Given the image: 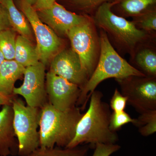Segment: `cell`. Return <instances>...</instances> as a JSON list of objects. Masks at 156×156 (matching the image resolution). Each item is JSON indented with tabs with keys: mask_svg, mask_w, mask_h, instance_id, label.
Instances as JSON below:
<instances>
[{
	"mask_svg": "<svg viewBox=\"0 0 156 156\" xmlns=\"http://www.w3.org/2000/svg\"><path fill=\"white\" fill-rule=\"evenodd\" d=\"M112 2L104 3L93 16L98 28L106 34L108 38L118 53L133 55L140 45L156 41V33L140 30L132 21L114 14L112 11Z\"/></svg>",
	"mask_w": 156,
	"mask_h": 156,
	"instance_id": "obj_1",
	"label": "cell"
},
{
	"mask_svg": "<svg viewBox=\"0 0 156 156\" xmlns=\"http://www.w3.org/2000/svg\"><path fill=\"white\" fill-rule=\"evenodd\" d=\"M102 97L100 91L92 92L89 108L78 122L74 137L66 148L76 147L83 143L94 145L116 144L118 134L109 128L110 107L102 101Z\"/></svg>",
	"mask_w": 156,
	"mask_h": 156,
	"instance_id": "obj_2",
	"label": "cell"
},
{
	"mask_svg": "<svg viewBox=\"0 0 156 156\" xmlns=\"http://www.w3.org/2000/svg\"><path fill=\"white\" fill-rule=\"evenodd\" d=\"M99 30L100 56L95 70L81 89L76 106L81 105V110L86 108L92 92L105 80L112 78L115 80L123 79L132 76H145L124 59L112 46L106 34Z\"/></svg>",
	"mask_w": 156,
	"mask_h": 156,
	"instance_id": "obj_3",
	"label": "cell"
},
{
	"mask_svg": "<svg viewBox=\"0 0 156 156\" xmlns=\"http://www.w3.org/2000/svg\"><path fill=\"white\" fill-rule=\"evenodd\" d=\"M80 108L61 111L48 101L41 108L39 130L41 148H66L75 134L78 122L83 114Z\"/></svg>",
	"mask_w": 156,
	"mask_h": 156,
	"instance_id": "obj_4",
	"label": "cell"
},
{
	"mask_svg": "<svg viewBox=\"0 0 156 156\" xmlns=\"http://www.w3.org/2000/svg\"><path fill=\"white\" fill-rule=\"evenodd\" d=\"M11 106L14 112L13 125L18 142V156H27L40 147L39 126L41 108L26 105L20 98L14 97Z\"/></svg>",
	"mask_w": 156,
	"mask_h": 156,
	"instance_id": "obj_5",
	"label": "cell"
},
{
	"mask_svg": "<svg viewBox=\"0 0 156 156\" xmlns=\"http://www.w3.org/2000/svg\"><path fill=\"white\" fill-rule=\"evenodd\" d=\"M92 16L86 22L71 29L66 36L77 54L89 78L95 70L100 56V35Z\"/></svg>",
	"mask_w": 156,
	"mask_h": 156,
	"instance_id": "obj_6",
	"label": "cell"
},
{
	"mask_svg": "<svg viewBox=\"0 0 156 156\" xmlns=\"http://www.w3.org/2000/svg\"><path fill=\"white\" fill-rule=\"evenodd\" d=\"M20 8L28 20L36 39V48L40 61L45 66L63 48L62 40L40 19L37 11L25 0H21Z\"/></svg>",
	"mask_w": 156,
	"mask_h": 156,
	"instance_id": "obj_7",
	"label": "cell"
},
{
	"mask_svg": "<svg viewBox=\"0 0 156 156\" xmlns=\"http://www.w3.org/2000/svg\"><path fill=\"white\" fill-rule=\"evenodd\" d=\"M115 80L127 103L136 112L156 110V77L132 76Z\"/></svg>",
	"mask_w": 156,
	"mask_h": 156,
	"instance_id": "obj_8",
	"label": "cell"
},
{
	"mask_svg": "<svg viewBox=\"0 0 156 156\" xmlns=\"http://www.w3.org/2000/svg\"><path fill=\"white\" fill-rule=\"evenodd\" d=\"M45 70L46 66L41 62L25 68L23 83L14 88V95L22 96L28 106L41 108L48 102Z\"/></svg>",
	"mask_w": 156,
	"mask_h": 156,
	"instance_id": "obj_9",
	"label": "cell"
},
{
	"mask_svg": "<svg viewBox=\"0 0 156 156\" xmlns=\"http://www.w3.org/2000/svg\"><path fill=\"white\" fill-rule=\"evenodd\" d=\"M46 79L48 102L52 106L61 111L76 106L81 92L79 86L50 71L46 74Z\"/></svg>",
	"mask_w": 156,
	"mask_h": 156,
	"instance_id": "obj_10",
	"label": "cell"
},
{
	"mask_svg": "<svg viewBox=\"0 0 156 156\" xmlns=\"http://www.w3.org/2000/svg\"><path fill=\"white\" fill-rule=\"evenodd\" d=\"M49 71L77 85L81 89L89 80L79 56L72 48H64L54 56Z\"/></svg>",
	"mask_w": 156,
	"mask_h": 156,
	"instance_id": "obj_11",
	"label": "cell"
},
{
	"mask_svg": "<svg viewBox=\"0 0 156 156\" xmlns=\"http://www.w3.org/2000/svg\"><path fill=\"white\" fill-rule=\"evenodd\" d=\"M37 12L42 22L49 27L58 36H66L71 29L86 22L91 17L68 11L56 2L49 9Z\"/></svg>",
	"mask_w": 156,
	"mask_h": 156,
	"instance_id": "obj_12",
	"label": "cell"
},
{
	"mask_svg": "<svg viewBox=\"0 0 156 156\" xmlns=\"http://www.w3.org/2000/svg\"><path fill=\"white\" fill-rule=\"evenodd\" d=\"M13 116L11 105H3L0 111V156L17 155L18 142L13 128Z\"/></svg>",
	"mask_w": 156,
	"mask_h": 156,
	"instance_id": "obj_13",
	"label": "cell"
},
{
	"mask_svg": "<svg viewBox=\"0 0 156 156\" xmlns=\"http://www.w3.org/2000/svg\"><path fill=\"white\" fill-rule=\"evenodd\" d=\"M156 41L141 44L131 57V65L146 76L156 77Z\"/></svg>",
	"mask_w": 156,
	"mask_h": 156,
	"instance_id": "obj_14",
	"label": "cell"
},
{
	"mask_svg": "<svg viewBox=\"0 0 156 156\" xmlns=\"http://www.w3.org/2000/svg\"><path fill=\"white\" fill-rule=\"evenodd\" d=\"M25 68L14 60H5L0 66V94L13 98L14 85L23 76Z\"/></svg>",
	"mask_w": 156,
	"mask_h": 156,
	"instance_id": "obj_15",
	"label": "cell"
},
{
	"mask_svg": "<svg viewBox=\"0 0 156 156\" xmlns=\"http://www.w3.org/2000/svg\"><path fill=\"white\" fill-rule=\"evenodd\" d=\"M156 9V0H114L112 11L118 16L126 18L139 16Z\"/></svg>",
	"mask_w": 156,
	"mask_h": 156,
	"instance_id": "obj_16",
	"label": "cell"
},
{
	"mask_svg": "<svg viewBox=\"0 0 156 156\" xmlns=\"http://www.w3.org/2000/svg\"><path fill=\"white\" fill-rule=\"evenodd\" d=\"M1 4L7 12L11 28L32 42L34 38L31 26L25 15L15 5L14 0H2Z\"/></svg>",
	"mask_w": 156,
	"mask_h": 156,
	"instance_id": "obj_17",
	"label": "cell"
},
{
	"mask_svg": "<svg viewBox=\"0 0 156 156\" xmlns=\"http://www.w3.org/2000/svg\"><path fill=\"white\" fill-rule=\"evenodd\" d=\"M14 60L25 68L37 64L40 61L36 46L29 39L19 35L16 38Z\"/></svg>",
	"mask_w": 156,
	"mask_h": 156,
	"instance_id": "obj_18",
	"label": "cell"
},
{
	"mask_svg": "<svg viewBox=\"0 0 156 156\" xmlns=\"http://www.w3.org/2000/svg\"><path fill=\"white\" fill-rule=\"evenodd\" d=\"M89 150L87 146L74 148H41L27 156H86Z\"/></svg>",
	"mask_w": 156,
	"mask_h": 156,
	"instance_id": "obj_19",
	"label": "cell"
},
{
	"mask_svg": "<svg viewBox=\"0 0 156 156\" xmlns=\"http://www.w3.org/2000/svg\"><path fill=\"white\" fill-rule=\"evenodd\" d=\"M134 126L138 128L141 135L147 136L156 131V110L144 112L135 119Z\"/></svg>",
	"mask_w": 156,
	"mask_h": 156,
	"instance_id": "obj_20",
	"label": "cell"
},
{
	"mask_svg": "<svg viewBox=\"0 0 156 156\" xmlns=\"http://www.w3.org/2000/svg\"><path fill=\"white\" fill-rule=\"evenodd\" d=\"M16 40L15 31L12 28L0 32V50L6 60H14Z\"/></svg>",
	"mask_w": 156,
	"mask_h": 156,
	"instance_id": "obj_21",
	"label": "cell"
},
{
	"mask_svg": "<svg viewBox=\"0 0 156 156\" xmlns=\"http://www.w3.org/2000/svg\"><path fill=\"white\" fill-rule=\"evenodd\" d=\"M131 21L136 28L140 30L155 33L156 31V9L133 17Z\"/></svg>",
	"mask_w": 156,
	"mask_h": 156,
	"instance_id": "obj_22",
	"label": "cell"
},
{
	"mask_svg": "<svg viewBox=\"0 0 156 156\" xmlns=\"http://www.w3.org/2000/svg\"><path fill=\"white\" fill-rule=\"evenodd\" d=\"M73 6L82 11L84 15L92 16L97 9L104 3L114 0H68Z\"/></svg>",
	"mask_w": 156,
	"mask_h": 156,
	"instance_id": "obj_23",
	"label": "cell"
},
{
	"mask_svg": "<svg viewBox=\"0 0 156 156\" xmlns=\"http://www.w3.org/2000/svg\"><path fill=\"white\" fill-rule=\"evenodd\" d=\"M134 121L135 119H132L125 111L120 112H113L111 115L109 128L112 131L116 132L123 126L129 123L133 124Z\"/></svg>",
	"mask_w": 156,
	"mask_h": 156,
	"instance_id": "obj_24",
	"label": "cell"
},
{
	"mask_svg": "<svg viewBox=\"0 0 156 156\" xmlns=\"http://www.w3.org/2000/svg\"><path fill=\"white\" fill-rule=\"evenodd\" d=\"M127 104V98L122 95L116 88L110 102V108L115 112H123L125 111Z\"/></svg>",
	"mask_w": 156,
	"mask_h": 156,
	"instance_id": "obj_25",
	"label": "cell"
},
{
	"mask_svg": "<svg viewBox=\"0 0 156 156\" xmlns=\"http://www.w3.org/2000/svg\"><path fill=\"white\" fill-rule=\"evenodd\" d=\"M120 148L121 146L116 144H97L95 145V150L92 156H110Z\"/></svg>",
	"mask_w": 156,
	"mask_h": 156,
	"instance_id": "obj_26",
	"label": "cell"
},
{
	"mask_svg": "<svg viewBox=\"0 0 156 156\" xmlns=\"http://www.w3.org/2000/svg\"><path fill=\"white\" fill-rule=\"evenodd\" d=\"M11 27L5 9L0 3V32Z\"/></svg>",
	"mask_w": 156,
	"mask_h": 156,
	"instance_id": "obj_27",
	"label": "cell"
},
{
	"mask_svg": "<svg viewBox=\"0 0 156 156\" xmlns=\"http://www.w3.org/2000/svg\"><path fill=\"white\" fill-rule=\"evenodd\" d=\"M56 2V0H37L33 6L36 11L49 9Z\"/></svg>",
	"mask_w": 156,
	"mask_h": 156,
	"instance_id": "obj_28",
	"label": "cell"
},
{
	"mask_svg": "<svg viewBox=\"0 0 156 156\" xmlns=\"http://www.w3.org/2000/svg\"><path fill=\"white\" fill-rule=\"evenodd\" d=\"M13 98L6 97L0 94V105H11L12 99Z\"/></svg>",
	"mask_w": 156,
	"mask_h": 156,
	"instance_id": "obj_29",
	"label": "cell"
},
{
	"mask_svg": "<svg viewBox=\"0 0 156 156\" xmlns=\"http://www.w3.org/2000/svg\"><path fill=\"white\" fill-rule=\"evenodd\" d=\"M5 56L3 55V53H2V51L0 50V66L2 64L3 62L5 60Z\"/></svg>",
	"mask_w": 156,
	"mask_h": 156,
	"instance_id": "obj_30",
	"label": "cell"
},
{
	"mask_svg": "<svg viewBox=\"0 0 156 156\" xmlns=\"http://www.w3.org/2000/svg\"><path fill=\"white\" fill-rule=\"evenodd\" d=\"M25 1L31 5L33 6L36 2L37 0H25Z\"/></svg>",
	"mask_w": 156,
	"mask_h": 156,
	"instance_id": "obj_31",
	"label": "cell"
},
{
	"mask_svg": "<svg viewBox=\"0 0 156 156\" xmlns=\"http://www.w3.org/2000/svg\"><path fill=\"white\" fill-rule=\"evenodd\" d=\"M1 1H2V0H0V3H1Z\"/></svg>",
	"mask_w": 156,
	"mask_h": 156,
	"instance_id": "obj_32",
	"label": "cell"
},
{
	"mask_svg": "<svg viewBox=\"0 0 156 156\" xmlns=\"http://www.w3.org/2000/svg\"></svg>",
	"mask_w": 156,
	"mask_h": 156,
	"instance_id": "obj_33",
	"label": "cell"
}]
</instances>
